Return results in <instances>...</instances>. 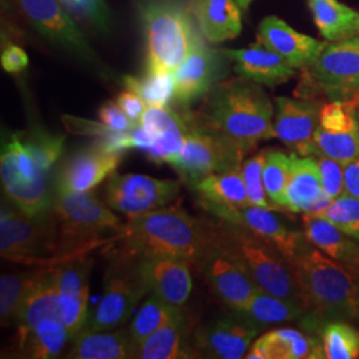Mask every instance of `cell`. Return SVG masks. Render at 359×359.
<instances>
[{
  "mask_svg": "<svg viewBox=\"0 0 359 359\" xmlns=\"http://www.w3.org/2000/svg\"><path fill=\"white\" fill-rule=\"evenodd\" d=\"M191 118L196 126L225 137L244 154L276 137L274 105L268 93L261 84L241 75L216 83Z\"/></svg>",
  "mask_w": 359,
  "mask_h": 359,
  "instance_id": "6da1fadb",
  "label": "cell"
},
{
  "mask_svg": "<svg viewBox=\"0 0 359 359\" xmlns=\"http://www.w3.org/2000/svg\"><path fill=\"white\" fill-rule=\"evenodd\" d=\"M123 248L137 256L165 255L198 265L213 237L210 221L188 215L179 206H167L128 217L116 231Z\"/></svg>",
  "mask_w": 359,
  "mask_h": 359,
  "instance_id": "7a4b0ae2",
  "label": "cell"
},
{
  "mask_svg": "<svg viewBox=\"0 0 359 359\" xmlns=\"http://www.w3.org/2000/svg\"><path fill=\"white\" fill-rule=\"evenodd\" d=\"M292 268L311 318L359 321V274L355 271L314 246H305Z\"/></svg>",
  "mask_w": 359,
  "mask_h": 359,
  "instance_id": "3957f363",
  "label": "cell"
},
{
  "mask_svg": "<svg viewBox=\"0 0 359 359\" xmlns=\"http://www.w3.org/2000/svg\"><path fill=\"white\" fill-rule=\"evenodd\" d=\"M51 217L55 228V256L59 264L83 256L86 249L103 244L105 231H117L120 218L93 193H55Z\"/></svg>",
  "mask_w": 359,
  "mask_h": 359,
  "instance_id": "277c9868",
  "label": "cell"
},
{
  "mask_svg": "<svg viewBox=\"0 0 359 359\" xmlns=\"http://www.w3.org/2000/svg\"><path fill=\"white\" fill-rule=\"evenodd\" d=\"M147 43V71L175 72L203 35L179 0H149L140 8Z\"/></svg>",
  "mask_w": 359,
  "mask_h": 359,
  "instance_id": "5b68a950",
  "label": "cell"
},
{
  "mask_svg": "<svg viewBox=\"0 0 359 359\" xmlns=\"http://www.w3.org/2000/svg\"><path fill=\"white\" fill-rule=\"evenodd\" d=\"M218 221L216 222L218 233L243 259L259 290L305 309L294 270L280 252L243 228L221 219Z\"/></svg>",
  "mask_w": 359,
  "mask_h": 359,
  "instance_id": "8992f818",
  "label": "cell"
},
{
  "mask_svg": "<svg viewBox=\"0 0 359 359\" xmlns=\"http://www.w3.org/2000/svg\"><path fill=\"white\" fill-rule=\"evenodd\" d=\"M0 176L3 189L15 208L29 217L47 215L53 200L48 185L50 170L39 164L19 133L3 144Z\"/></svg>",
  "mask_w": 359,
  "mask_h": 359,
  "instance_id": "52a82bcc",
  "label": "cell"
},
{
  "mask_svg": "<svg viewBox=\"0 0 359 359\" xmlns=\"http://www.w3.org/2000/svg\"><path fill=\"white\" fill-rule=\"evenodd\" d=\"M148 293V286L140 271L139 256L123 248V252L114 258L107 270L102 301L84 329L111 330L121 327Z\"/></svg>",
  "mask_w": 359,
  "mask_h": 359,
  "instance_id": "ba28073f",
  "label": "cell"
},
{
  "mask_svg": "<svg viewBox=\"0 0 359 359\" xmlns=\"http://www.w3.org/2000/svg\"><path fill=\"white\" fill-rule=\"evenodd\" d=\"M297 95L313 99L326 95L330 100L350 99L359 93V38L327 44L311 65L302 69Z\"/></svg>",
  "mask_w": 359,
  "mask_h": 359,
  "instance_id": "9c48e42d",
  "label": "cell"
},
{
  "mask_svg": "<svg viewBox=\"0 0 359 359\" xmlns=\"http://www.w3.org/2000/svg\"><path fill=\"white\" fill-rule=\"evenodd\" d=\"M188 118V133L179 157L170 164L181 180L191 188L208 176L241 167L244 154L225 137L210 129L196 126Z\"/></svg>",
  "mask_w": 359,
  "mask_h": 359,
  "instance_id": "30bf717a",
  "label": "cell"
},
{
  "mask_svg": "<svg viewBox=\"0 0 359 359\" xmlns=\"http://www.w3.org/2000/svg\"><path fill=\"white\" fill-rule=\"evenodd\" d=\"M212 243L198 266L218 299L233 311H241L259 292V287L243 259L221 237L216 222H212Z\"/></svg>",
  "mask_w": 359,
  "mask_h": 359,
  "instance_id": "8fae6325",
  "label": "cell"
},
{
  "mask_svg": "<svg viewBox=\"0 0 359 359\" xmlns=\"http://www.w3.org/2000/svg\"><path fill=\"white\" fill-rule=\"evenodd\" d=\"M0 253L13 262L39 264L41 253L55 255V228L52 217H29L20 209L1 205Z\"/></svg>",
  "mask_w": 359,
  "mask_h": 359,
  "instance_id": "7c38bea8",
  "label": "cell"
},
{
  "mask_svg": "<svg viewBox=\"0 0 359 359\" xmlns=\"http://www.w3.org/2000/svg\"><path fill=\"white\" fill-rule=\"evenodd\" d=\"M198 204L213 217L240 226L273 246L290 265L305 248L306 236L290 229L280 216L276 215L277 210L255 205L221 206L205 201H198Z\"/></svg>",
  "mask_w": 359,
  "mask_h": 359,
  "instance_id": "4fadbf2b",
  "label": "cell"
},
{
  "mask_svg": "<svg viewBox=\"0 0 359 359\" xmlns=\"http://www.w3.org/2000/svg\"><path fill=\"white\" fill-rule=\"evenodd\" d=\"M176 180L154 179L147 175L112 173L105 185L107 205L127 218L167 208L179 197Z\"/></svg>",
  "mask_w": 359,
  "mask_h": 359,
  "instance_id": "5bb4252c",
  "label": "cell"
},
{
  "mask_svg": "<svg viewBox=\"0 0 359 359\" xmlns=\"http://www.w3.org/2000/svg\"><path fill=\"white\" fill-rule=\"evenodd\" d=\"M358 105L359 93L322 105L320 124L313 139L317 156H327L344 165L359 158Z\"/></svg>",
  "mask_w": 359,
  "mask_h": 359,
  "instance_id": "9a60e30c",
  "label": "cell"
},
{
  "mask_svg": "<svg viewBox=\"0 0 359 359\" xmlns=\"http://www.w3.org/2000/svg\"><path fill=\"white\" fill-rule=\"evenodd\" d=\"M259 327L243 314L233 311L231 316L218 318L193 330L191 344L197 357L245 358Z\"/></svg>",
  "mask_w": 359,
  "mask_h": 359,
  "instance_id": "2e32d148",
  "label": "cell"
},
{
  "mask_svg": "<svg viewBox=\"0 0 359 359\" xmlns=\"http://www.w3.org/2000/svg\"><path fill=\"white\" fill-rule=\"evenodd\" d=\"M31 25L53 44L92 60L93 52L60 0H16Z\"/></svg>",
  "mask_w": 359,
  "mask_h": 359,
  "instance_id": "e0dca14e",
  "label": "cell"
},
{
  "mask_svg": "<svg viewBox=\"0 0 359 359\" xmlns=\"http://www.w3.org/2000/svg\"><path fill=\"white\" fill-rule=\"evenodd\" d=\"M323 103L314 99L277 97L274 100L276 137L299 156H317L314 132Z\"/></svg>",
  "mask_w": 359,
  "mask_h": 359,
  "instance_id": "ac0fdd59",
  "label": "cell"
},
{
  "mask_svg": "<svg viewBox=\"0 0 359 359\" xmlns=\"http://www.w3.org/2000/svg\"><path fill=\"white\" fill-rule=\"evenodd\" d=\"M139 264L149 293L184 308L192 293V262L179 257L148 255L139 256Z\"/></svg>",
  "mask_w": 359,
  "mask_h": 359,
  "instance_id": "d6986e66",
  "label": "cell"
},
{
  "mask_svg": "<svg viewBox=\"0 0 359 359\" xmlns=\"http://www.w3.org/2000/svg\"><path fill=\"white\" fill-rule=\"evenodd\" d=\"M225 59L224 52L208 48L204 40L197 43L182 65L173 72L175 99L180 104L188 105L204 97L224 76Z\"/></svg>",
  "mask_w": 359,
  "mask_h": 359,
  "instance_id": "ffe728a7",
  "label": "cell"
},
{
  "mask_svg": "<svg viewBox=\"0 0 359 359\" xmlns=\"http://www.w3.org/2000/svg\"><path fill=\"white\" fill-rule=\"evenodd\" d=\"M120 161L121 154L108 152L95 142L65 161L57 175L55 193L90 192L115 173Z\"/></svg>",
  "mask_w": 359,
  "mask_h": 359,
  "instance_id": "44dd1931",
  "label": "cell"
},
{
  "mask_svg": "<svg viewBox=\"0 0 359 359\" xmlns=\"http://www.w3.org/2000/svg\"><path fill=\"white\" fill-rule=\"evenodd\" d=\"M287 210L322 216L332 204V198L322 188L321 173L317 158L290 154V173L286 187Z\"/></svg>",
  "mask_w": 359,
  "mask_h": 359,
  "instance_id": "7402d4cb",
  "label": "cell"
},
{
  "mask_svg": "<svg viewBox=\"0 0 359 359\" xmlns=\"http://www.w3.org/2000/svg\"><path fill=\"white\" fill-rule=\"evenodd\" d=\"M257 39L295 69H304L316 62L327 46V43L297 32L277 16H268L261 22Z\"/></svg>",
  "mask_w": 359,
  "mask_h": 359,
  "instance_id": "603a6c76",
  "label": "cell"
},
{
  "mask_svg": "<svg viewBox=\"0 0 359 359\" xmlns=\"http://www.w3.org/2000/svg\"><path fill=\"white\" fill-rule=\"evenodd\" d=\"M144 128L154 137V145L145 151L156 164H172L184 148L188 133L187 115L168 107H147L142 120Z\"/></svg>",
  "mask_w": 359,
  "mask_h": 359,
  "instance_id": "cb8c5ba5",
  "label": "cell"
},
{
  "mask_svg": "<svg viewBox=\"0 0 359 359\" xmlns=\"http://www.w3.org/2000/svg\"><path fill=\"white\" fill-rule=\"evenodd\" d=\"M234 62V71L261 86L277 87L295 76V68L259 41L241 50H222Z\"/></svg>",
  "mask_w": 359,
  "mask_h": 359,
  "instance_id": "d4e9b609",
  "label": "cell"
},
{
  "mask_svg": "<svg viewBox=\"0 0 359 359\" xmlns=\"http://www.w3.org/2000/svg\"><path fill=\"white\" fill-rule=\"evenodd\" d=\"M59 304L60 292L56 283L53 268L46 266L40 271L38 280L29 287L18 311L15 320L18 326V345L41 320H59Z\"/></svg>",
  "mask_w": 359,
  "mask_h": 359,
  "instance_id": "484cf974",
  "label": "cell"
},
{
  "mask_svg": "<svg viewBox=\"0 0 359 359\" xmlns=\"http://www.w3.org/2000/svg\"><path fill=\"white\" fill-rule=\"evenodd\" d=\"M188 10L206 41L219 44L243 31L241 8L236 0H189Z\"/></svg>",
  "mask_w": 359,
  "mask_h": 359,
  "instance_id": "4316f807",
  "label": "cell"
},
{
  "mask_svg": "<svg viewBox=\"0 0 359 359\" xmlns=\"http://www.w3.org/2000/svg\"><path fill=\"white\" fill-rule=\"evenodd\" d=\"M245 358L304 359L323 358L322 345L295 329H276L256 339Z\"/></svg>",
  "mask_w": 359,
  "mask_h": 359,
  "instance_id": "83f0119b",
  "label": "cell"
},
{
  "mask_svg": "<svg viewBox=\"0 0 359 359\" xmlns=\"http://www.w3.org/2000/svg\"><path fill=\"white\" fill-rule=\"evenodd\" d=\"M304 228L309 244L317 248L325 256L358 273L359 241L320 216L305 215Z\"/></svg>",
  "mask_w": 359,
  "mask_h": 359,
  "instance_id": "f1b7e54d",
  "label": "cell"
},
{
  "mask_svg": "<svg viewBox=\"0 0 359 359\" xmlns=\"http://www.w3.org/2000/svg\"><path fill=\"white\" fill-rule=\"evenodd\" d=\"M67 358H137V348L129 337L128 327L111 330L83 329L72 338V347Z\"/></svg>",
  "mask_w": 359,
  "mask_h": 359,
  "instance_id": "f546056e",
  "label": "cell"
},
{
  "mask_svg": "<svg viewBox=\"0 0 359 359\" xmlns=\"http://www.w3.org/2000/svg\"><path fill=\"white\" fill-rule=\"evenodd\" d=\"M192 333V322L182 310L176 318L160 327L142 344L137 358H196L197 354L191 344Z\"/></svg>",
  "mask_w": 359,
  "mask_h": 359,
  "instance_id": "4dcf8cb0",
  "label": "cell"
},
{
  "mask_svg": "<svg viewBox=\"0 0 359 359\" xmlns=\"http://www.w3.org/2000/svg\"><path fill=\"white\" fill-rule=\"evenodd\" d=\"M314 23L329 41H344L359 35V13L339 0H308Z\"/></svg>",
  "mask_w": 359,
  "mask_h": 359,
  "instance_id": "1f68e13d",
  "label": "cell"
},
{
  "mask_svg": "<svg viewBox=\"0 0 359 359\" xmlns=\"http://www.w3.org/2000/svg\"><path fill=\"white\" fill-rule=\"evenodd\" d=\"M198 201L221 206L243 208L250 205L241 167L213 173L194 188Z\"/></svg>",
  "mask_w": 359,
  "mask_h": 359,
  "instance_id": "d6a6232c",
  "label": "cell"
},
{
  "mask_svg": "<svg viewBox=\"0 0 359 359\" xmlns=\"http://www.w3.org/2000/svg\"><path fill=\"white\" fill-rule=\"evenodd\" d=\"M69 338L72 337L62 322L46 318L27 334L18 348L25 358H55L63 353Z\"/></svg>",
  "mask_w": 359,
  "mask_h": 359,
  "instance_id": "836d02e7",
  "label": "cell"
},
{
  "mask_svg": "<svg viewBox=\"0 0 359 359\" xmlns=\"http://www.w3.org/2000/svg\"><path fill=\"white\" fill-rule=\"evenodd\" d=\"M184 308H177L157 295L149 293L145 302L142 304V308L135 316L133 321L129 323L128 333L133 345L139 350L142 344L160 327L167 325L168 322L176 318Z\"/></svg>",
  "mask_w": 359,
  "mask_h": 359,
  "instance_id": "e575fe53",
  "label": "cell"
},
{
  "mask_svg": "<svg viewBox=\"0 0 359 359\" xmlns=\"http://www.w3.org/2000/svg\"><path fill=\"white\" fill-rule=\"evenodd\" d=\"M240 314L255 322L258 326L277 325L283 322L297 321L305 317L306 311L299 305L287 299L259 290L245 306Z\"/></svg>",
  "mask_w": 359,
  "mask_h": 359,
  "instance_id": "d590c367",
  "label": "cell"
},
{
  "mask_svg": "<svg viewBox=\"0 0 359 359\" xmlns=\"http://www.w3.org/2000/svg\"><path fill=\"white\" fill-rule=\"evenodd\" d=\"M126 88L137 93L148 107H168L175 97L173 72L147 71L142 77H124Z\"/></svg>",
  "mask_w": 359,
  "mask_h": 359,
  "instance_id": "8d00e7d4",
  "label": "cell"
},
{
  "mask_svg": "<svg viewBox=\"0 0 359 359\" xmlns=\"http://www.w3.org/2000/svg\"><path fill=\"white\" fill-rule=\"evenodd\" d=\"M41 269L3 274L0 278V320L1 325L15 322L18 311L29 287L38 280Z\"/></svg>",
  "mask_w": 359,
  "mask_h": 359,
  "instance_id": "74e56055",
  "label": "cell"
},
{
  "mask_svg": "<svg viewBox=\"0 0 359 359\" xmlns=\"http://www.w3.org/2000/svg\"><path fill=\"white\" fill-rule=\"evenodd\" d=\"M323 358H359V332L350 323L330 321L321 330Z\"/></svg>",
  "mask_w": 359,
  "mask_h": 359,
  "instance_id": "f35d334b",
  "label": "cell"
},
{
  "mask_svg": "<svg viewBox=\"0 0 359 359\" xmlns=\"http://www.w3.org/2000/svg\"><path fill=\"white\" fill-rule=\"evenodd\" d=\"M289 173L290 154L287 156L277 149L268 151L264 167V185L270 201L278 212L287 210L286 187L289 181Z\"/></svg>",
  "mask_w": 359,
  "mask_h": 359,
  "instance_id": "ab89813d",
  "label": "cell"
},
{
  "mask_svg": "<svg viewBox=\"0 0 359 359\" xmlns=\"http://www.w3.org/2000/svg\"><path fill=\"white\" fill-rule=\"evenodd\" d=\"M266 154L268 151H261L255 156H252L250 158L245 160L244 164L241 165V173L244 177L246 193H248L250 205L277 210V208L270 201L264 185V167H265Z\"/></svg>",
  "mask_w": 359,
  "mask_h": 359,
  "instance_id": "60d3db41",
  "label": "cell"
},
{
  "mask_svg": "<svg viewBox=\"0 0 359 359\" xmlns=\"http://www.w3.org/2000/svg\"><path fill=\"white\" fill-rule=\"evenodd\" d=\"M320 217L326 218L338 229L359 241V200L344 193L332 201Z\"/></svg>",
  "mask_w": 359,
  "mask_h": 359,
  "instance_id": "b9f144b4",
  "label": "cell"
},
{
  "mask_svg": "<svg viewBox=\"0 0 359 359\" xmlns=\"http://www.w3.org/2000/svg\"><path fill=\"white\" fill-rule=\"evenodd\" d=\"M65 10L77 19L86 20L99 31H108L112 15L105 0H60Z\"/></svg>",
  "mask_w": 359,
  "mask_h": 359,
  "instance_id": "7bdbcfd3",
  "label": "cell"
},
{
  "mask_svg": "<svg viewBox=\"0 0 359 359\" xmlns=\"http://www.w3.org/2000/svg\"><path fill=\"white\" fill-rule=\"evenodd\" d=\"M90 294H62L59 304V320L74 338L88 321Z\"/></svg>",
  "mask_w": 359,
  "mask_h": 359,
  "instance_id": "ee69618b",
  "label": "cell"
},
{
  "mask_svg": "<svg viewBox=\"0 0 359 359\" xmlns=\"http://www.w3.org/2000/svg\"><path fill=\"white\" fill-rule=\"evenodd\" d=\"M317 163L321 173L322 188L325 193L335 200L345 193V165L327 156L318 154Z\"/></svg>",
  "mask_w": 359,
  "mask_h": 359,
  "instance_id": "f6af8a7d",
  "label": "cell"
},
{
  "mask_svg": "<svg viewBox=\"0 0 359 359\" xmlns=\"http://www.w3.org/2000/svg\"><path fill=\"white\" fill-rule=\"evenodd\" d=\"M99 117L109 128L116 132H127L133 128L137 123H133L127 114L118 107V104L108 102L99 111Z\"/></svg>",
  "mask_w": 359,
  "mask_h": 359,
  "instance_id": "bcb514c9",
  "label": "cell"
},
{
  "mask_svg": "<svg viewBox=\"0 0 359 359\" xmlns=\"http://www.w3.org/2000/svg\"><path fill=\"white\" fill-rule=\"evenodd\" d=\"M1 67L8 74H19L28 67V56L20 47L10 44L1 52Z\"/></svg>",
  "mask_w": 359,
  "mask_h": 359,
  "instance_id": "7dc6e473",
  "label": "cell"
},
{
  "mask_svg": "<svg viewBox=\"0 0 359 359\" xmlns=\"http://www.w3.org/2000/svg\"><path fill=\"white\" fill-rule=\"evenodd\" d=\"M116 103L118 104V107L127 114L133 123H140L142 115L148 107L137 93L129 90L121 92Z\"/></svg>",
  "mask_w": 359,
  "mask_h": 359,
  "instance_id": "c3c4849f",
  "label": "cell"
},
{
  "mask_svg": "<svg viewBox=\"0 0 359 359\" xmlns=\"http://www.w3.org/2000/svg\"><path fill=\"white\" fill-rule=\"evenodd\" d=\"M345 193L359 200V158L345 165Z\"/></svg>",
  "mask_w": 359,
  "mask_h": 359,
  "instance_id": "681fc988",
  "label": "cell"
},
{
  "mask_svg": "<svg viewBox=\"0 0 359 359\" xmlns=\"http://www.w3.org/2000/svg\"><path fill=\"white\" fill-rule=\"evenodd\" d=\"M236 3L240 6L241 10H246L248 6L252 3V0H236Z\"/></svg>",
  "mask_w": 359,
  "mask_h": 359,
  "instance_id": "f907efd6",
  "label": "cell"
},
{
  "mask_svg": "<svg viewBox=\"0 0 359 359\" xmlns=\"http://www.w3.org/2000/svg\"><path fill=\"white\" fill-rule=\"evenodd\" d=\"M357 118H358V126H359V105H358V109H357Z\"/></svg>",
  "mask_w": 359,
  "mask_h": 359,
  "instance_id": "816d5d0a",
  "label": "cell"
},
{
  "mask_svg": "<svg viewBox=\"0 0 359 359\" xmlns=\"http://www.w3.org/2000/svg\"><path fill=\"white\" fill-rule=\"evenodd\" d=\"M358 38H359V35H358Z\"/></svg>",
  "mask_w": 359,
  "mask_h": 359,
  "instance_id": "f5cc1de1",
  "label": "cell"
}]
</instances>
